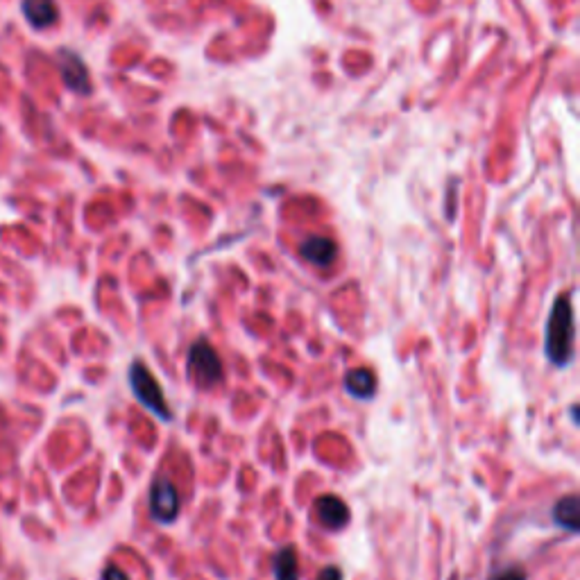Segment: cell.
I'll list each match as a JSON object with an SVG mask.
<instances>
[{
    "label": "cell",
    "instance_id": "cell-1",
    "mask_svg": "<svg viewBox=\"0 0 580 580\" xmlns=\"http://www.w3.org/2000/svg\"><path fill=\"white\" fill-rule=\"evenodd\" d=\"M544 354L558 368H567L576 354V320L569 295H560L547 320Z\"/></svg>",
    "mask_w": 580,
    "mask_h": 580
},
{
    "label": "cell",
    "instance_id": "cell-2",
    "mask_svg": "<svg viewBox=\"0 0 580 580\" xmlns=\"http://www.w3.org/2000/svg\"><path fill=\"white\" fill-rule=\"evenodd\" d=\"M130 386L134 397L139 399V402L148 408L152 415H157L159 420L164 422H173V411H170V406L164 397V390H161L159 381L155 379V374L150 372L148 365L143 363H132L130 368Z\"/></svg>",
    "mask_w": 580,
    "mask_h": 580
},
{
    "label": "cell",
    "instance_id": "cell-3",
    "mask_svg": "<svg viewBox=\"0 0 580 580\" xmlns=\"http://www.w3.org/2000/svg\"><path fill=\"white\" fill-rule=\"evenodd\" d=\"M189 377L200 390H211L223 381V361L204 338L195 340L189 349Z\"/></svg>",
    "mask_w": 580,
    "mask_h": 580
},
{
    "label": "cell",
    "instance_id": "cell-4",
    "mask_svg": "<svg viewBox=\"0 0 580 580\" xmlns=\"http://www.w3.org/2000/svg\"><path fill=\"white\" fill-rule=\"evenodd\" d=\"M150 513L161 524H173L179 515V494L166 476H159L150 488Z\"/></svg>",
    "mask_w": 580,
    "mask_h": 580
},
{
    "label": "cell",
    "instance_id": "cell-5",
    "mask_svg": "<svg viewBox=\"0 0 580 580\" xmlns=\"http://www.w3.org/2000/svg\"><path fill=\"white\" fill-rule=\"evenodd\" d=\"M315 513H318L320 524L329 531H340L349 522V508L343 499H338L336 494H322L315 501Z\"/></svg>",
    "mask_w": 580,
    "mask_h": 580
},
{
    "label": "cell",
    "instance_id": "cell-6",
    "mask_svg": "<svg viewBox=\"0 0 580 580\" xmlns=\"http://www.w3.org/2000/svg\"><path fill=\"white\" fill-rule=\"evenodd\" d=\"M59 71H62V78L68 89H73L78 93H89L91 82H89L87 66H84L82 59L75 53H71V50H62V53H59Z\"/></svg>",
    "mask_w": 580,
    "mask_h": 580
},
{
    "label": "cell",
    "instance_id": "cell-7",
    "mask_svg": "<svg viewBox=\"0 0 580 580\" xmlns=\"http://www.w3.org/2000/svg\"><path fill=\"white\" fill-rule=\"evenodd\" d=\"M302 257L318 268H327L338 257V247L327 236H309L300 247Z\"/></svg>",
    "mask_w": 580,
    "mask_h": 580
},
{
    "label": "cell",
    "instance_id": "cell-8",
    "mask_svg": "<svg viewBox=\"0 0 580 580\" xmlns=\"http://www.w3.org/2000/svg\"><path fill=\"white\" fill-rule=\"evenodd\" d=\"M21 10L28 23L37 30H46L50 25H55L59 19L55 0H23Z\"/></svg>",
    "mask_w": 580,
    "mask_h": 580
},
{
    "label": "cell",
    "instance_id": "cell-9",
    "mask_svg": "<svg viewBox=\"0 0 580 580\" xmlns=\"http://www.w3.org/2000/svg\"><path fill=\"white\" fill-rule=\"evenodd\" d=\"M345 388L349 395L356 399H372L374 392H377V379H374V374L370 370L356 368L352 372H347Z\"/></svg>",
    "mask_w": 580,
    "mask_h": 580
},
{
    "label": "cell",
    "instance_id": "cell-10",
    "mask_svg": "<svg viewBox=\"0 0 580 580\" xmlns=\"http://www.w3.org/2000/svg\"><path fill=\"white\" fill-rule=\"evenodd\" d=\"M272 574L275 580H300V560L295 547H284L272 558Z\"/></svg>",
    "mask_w": 580,
    "mask_h": 580
},
{
    "label": "cell",
    "instance_id": "cell-11",
    "mask_svg": "<svg viewBox=\"0 0 580 580\" xmlns=\"http://www.w3.org/2000/svg\"><path fill=\"white\" fill-rule=\"evenodd\" d=\"M578 519H580V503L576 494L560 499L553 506V522L565 528L569 533H578Z\"/></svg>",
    "mask_w": 580,
    "mask_h": 580
},
{
    "label": "cell",
    "instance_id": "cell-12",
    "mask_svg": "<svg viewBox=\"0 0 580 580\" xmlns=\"http://www.w3.org/2000/svg\"><path fill=\"white\" fill-rule=\"evenodd\" d=\"M488 580H526V571L522 567H506L494 571Z\"/></svg>",
    "mask_w": 580,
    "mask_h": 580
},
{
    "label": "cell",
    "instance_id": "cell-13",
    "mask_svg": "<svg viewBox=\"0 0 580 580\" xmlns=\"http://www.w3.org/2000/svg\"><path fill=\"white\" fill-rule=\"evenodd\" d=\"M318 580H343V571H340L338 567H324L320 571Z\"/></svg>",
    "mask_w": 580,
    "mask_h": 580
},
{
    "label": "cell",
    "instance_id": "cell-14",
    "mask_svg": "<svg viewBox=\"0 0 580 580\" xmlns=\"http://www.w3.org/2000/svg\"><path fill=\"white\" fill-rule=\"evenodd\" d=\"M102 580H130V578H127L121 569L112 565V567H107L105 571H102Z\"/></svg>",
    "mask_w": 580,
    "mask_h": 580
}]
</instances>
